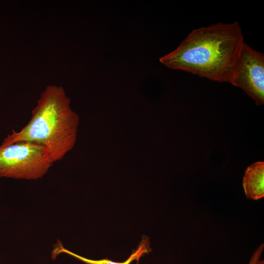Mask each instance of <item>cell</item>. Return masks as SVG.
<instances>
[{
    "label": "cell",
    "instance_id": "cell-1",
    "mask_svg": "<svg viewBox=\"0 0 264 264\" xmlns=\"http://www.w3.org/2000/svg\"><path fill=\"white\" fill-rule=\"evenodd\" d=\"M244 43L238 22L193 29L173 51L159 58L168 68L231 83Z\"/></svg>",
    "mask_w": 264,
    "mask_h": 264
},
{
    "label": "cell",
    "instance_id": "cell-2",
    "mask_svg": "<svg viewBox=\"0 0 264 264\" xmlns=\"http://www.w3.org/2000/svg\"><path fill=\"white\" fill-rule=\"evenodd\" d=\"M31 113L29 122L20 131L13 130L0 146L34 142L44 147L53 163L61 160L74 144L77 125V117L63 88L47 86Z\"/></svg>",
    "mask_w": 264,
    "mask_h": 264
},
{
    "label": "cell",
    "instance_id": "cell-3",
    "mask_svg": "<svg viewBox=\"0 0 264 264\" xmlns=\"http://www.w3.org/2000/svg\"><path fill=\"white\" fill-rule=\"evenodd\" d=\"M53 163L44 147L36 143L21 141L0 146V177L37 179Z\"/></svg>",
    "mask_w": 264,
    "mask_h": 264
},
{
    "label": "cell",
    "instance_id": "cell-4",
    "mask_svg": "<svg viewBox=\"0 0 264 264\" xmlns=\"http://www.w3.org/2000/svg\"><path fill=\"white\" fill-rule=\"evenodd\" d=\"M231 84L240 88L257 105L264 103V55L245 43L236 64Z\"/></svg>",
    "mask_w": 264,
    "mask_h": 264
},
{
    "label": "cell",
    "instance_id": "cell-5",
    "mask_svg": "<svg viewBox=\"0 0 264 264\" xmlns=\"http://www.w3.org/2000/svg\"><path fill=\"white\" fill-rule=\"evenodd\" d=\"M149 239L147 237H145V238H142L136 250L132 252L126 261L122 262H118L108 259L92 260L87 258L66 249L63 246L62 242L58 240L52 251L51 258L54 260L59 254L65 253L87 264H130L133 261H136L138 263L141 257L146 254L149 253L151 251Z\"/></svg>",
    "mask_w": 264,
    "mask_h": 264
},
{
    "label": "cell",
    "instance_id": "cell-6",
    "mask_svg": "<svg viewBox=\"0 0 264 264\" xmlns=\"http://www.w3.org/2000/svg\"><path fill=\"white\" fill-rule=\"evenodd\" d=\"M242 185L248 198L258 200L264 196V162H255L247 167Z\"/></svg>",
    "mask_w": 264,
    "mask_h": 264
},
{
    "label": "cell",
    "instance_id": "cell-7",
    "mask_svg": "<svg viewBox=\"0 0 264 264\" xmlns=\"http://www.w3.org/2000/svg\"><path fill=\"white\" fill-rule=\"evenodd\" d=\"M264 243L261 244L255 250L248 264H256V263L260 260L264 250Z\"/></svg>",
    "mask_w": 264,
    "mask_h": 264
},
{
    "label": "cell",
    "instance_id": "cell-8",
    "mask_svg": "<svg viewBox=\"0 0 264 264\" xmlns=\"http://www.w3.org/2000/svg\"><path fill=\"white\" fill-rule=\"evenodd\" d=\"M256 264H264V261L259 260Z\"/></svg>",
    "mask_w": 264,
    "mask_h": 264
}]
</instances>
